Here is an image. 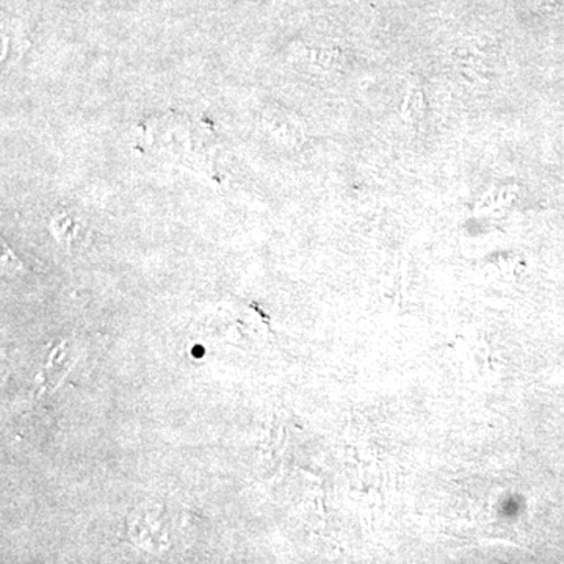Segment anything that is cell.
<instances>
[{
  "label": "cell",
  "instance_id": "1",
  "mask_svg": "<svg viewBox=\"0 0 564 564\" xmlns=\"http://www.w3.org/2000/svg\"><path fill=\"white\" fill-rule=\"evenodd\" d=\"M79 351L76 350L70 343H61L52 350L50 359L43 369V383L46 388L55 389L66 373L69 372L70 367L77 361Z\"/></svg>",
  "mask_w": 564,
  "mask_h": 564
}]
</instances>
